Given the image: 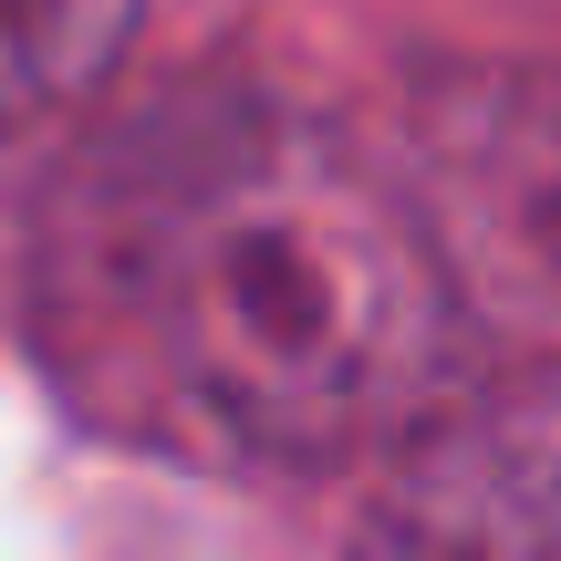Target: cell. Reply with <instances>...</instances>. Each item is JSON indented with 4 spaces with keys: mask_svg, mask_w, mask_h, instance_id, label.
<instances>
[{
    "mask_svg": "<svg viewBox=\"0 0 561 561\" xmlns=\"http://www.w3.org/2000/svg\"><path fill=\"white\" fill-rule=\"evenodd\" d=\"M42 354L115 437L333 468L416 437L458 375V280L396 167L271 94L115 125L42 219Z\"/></svg>",
    "mask_w": 561,
    "mask_h": 561,
    "instance_id": "obj_1",
    "label": "cell"
},
{
    "mask_svg": "<svg viewBox=\"0 0 561 561\" xmlns=\"http://www.w3.org/2000/svg\"><path fill=\"white\" fill-rule=\"evenodd\" d=\"M416 198L458 301L500 322H561V83L551 73H437L416 94Z\"/></svg>",
    "mask_w": 561,
    "mask_h": 561,
    "instance_id": "obj_2",
    "label": "cell"
},
{
    "mask_svg": "<svg viewBox=\"0 0 561 561\" xmlns=\"http://www.w3.org/2000/svg\"><path fill=\"white\" fill-rule=\"evenodd\" d=\"M343 561H561V364L437 405L396 447Z\"/></svg>",
    "mask_w": 561,
    "mask_h": 561,
    "instance_id": "obj_3",
    "label": "cell"
},
{
    "mask_svg": "<svg viewBox=\"0 0 561 561\" xmlns=\"http://www.w3.org/2000/svg\"><path fill=\"white\" fill-rule=\"evenodd\" d=\"M146 0H0V146L53 125L125 62Z\"/></svg>",
    "mask_w": 561,
    "mask_h": 561,
    "instance_id": "obj_4",
    "label": "cell"
}]
</instances>
